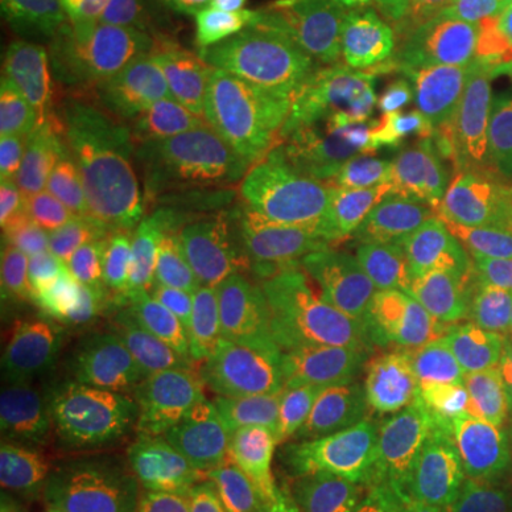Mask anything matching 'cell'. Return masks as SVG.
<instances>
[{
	"label": "cell",
	"instance_id": "cell-1",
	"mask_svg": "<svg viewBox=\"0 0 512 512\" xmlns=\"http://www.w3.org/2000/svg\"><path fill=\"white\" fill-rule=\"evenodd\" d=\"M114 231L163 350L180 436L220 464L274 456L291 410L265 328L271 285L259 254L160 194L131 202Z\"/></svg>",
	"mask_w": 512,
	"mask_h": 512
},
{
	"label": "cell",
	"instance_id": "cell-2",
	"mask_svg": "<svg viewBox=\"0 0 512 512\" xmlns=\"http://www.w3.org/2000/svg\"><path fill=\"white\" fill-rule=\"evenodd\" d=\"M293 399L333 384L430 376L484 362L504 328L413 248L350 274L271 291Z\"/></svg>",
	"mask_w": 512,
	"mask_h": 512
},
{
	"label": "cell",
	"instance_id": "cell-3",
	"mask_svg": "<svg viewBox=\"0 0 512 512\" xmlns=\"http://www.w3.org/2000/svg\"><path fill=\"white\" fill-rule=\"evenodd\" d=\"M308 83L274 57L134 40L100 80L103 143L148 183H188L256 128L299 109Z\"/></svg>",
	"mask_w": 512,
	"mask_h": 512
},
{
	"label": "cell",
	"instance_id": "cell-4",
	"mask_svg": "<svg viewBox=\"0 0 512 512\" xmlns=\"http://www.w3.org/2000/svg\"><path fill=\"white\" fill-rule=\"evenodd\" d=\"M407 237L461 296L501 328L512 325V168L427 137Z\"/></svg>",
	"mask_w": 512,
	"mask_h": 512
},
{
	"label": "cell",
	"instance_id": "cell-5",
	"mask_svg": "<svg viewBox=\"0 0 512 512\" xmlns=\"http://www.w3.org/2000/svg\"><path fill=\"white\" fill-rule=\"evenodd\" d=\"M205 220L239 242H265L325 197H345L319 131L285 111L188 180Z\"/></svg>",
	"mask_w": 512,
	"mask_h": 512
},
{
	"label": "cell",
	"instance_id": "cell-6",
	"mask_svg": "<svg viewBox=\"0 0 512 512\" xmlns=\"http://www.w3.org/2000/svg\"><path fill=\"white\" fill-rule=\"evenodd\" d=\"M92 94L52 80L20 86L6 120L12 154L63 208L77 245L111 225L109 151ZM74 245V248H77Z\"/></svg>",
	"mask_w": 512,
	"mask_h": 512
},
{
	"label": "cell",
	"instance_id": "cell-7",
	"mask_svg": "<svg viewBox=\"0 0 512 512\" xmlns=\"http://www.w3.org/2000/svg\"><path fill=\"white\" fill-rule=\"evenodd\" d=\"M308 80L299 111L328 146L345 197L393 231L407 234L410 197L427 134L399 109L359 92L339 72Z\"/></svg>",
	"mask_w": 512,
	"mask_h": 512
},
{
	"label": "cell",
	"instance_id": "cell-8",
	"mask_svg": "<svg viewBox=\"0 0 512 512\" xmlns=\"http://www.w3.org/2000/svg\"><path fill=\"white\" fill-rule=\"evenodd\" d=\"M131 305L134 291L111 220L106 231L77 245L57 271L52 305L29 359L49 396L86 384L109 330Z\"/></svg>",
	"mask_w": 512,
	"mask_h": 512
},
{
	"label": "cell",
	"instance_id": "cell-9",
	"mask_svg": "<svg viewBox=\"0 0 512 512\" xmlns=\"http://www.w3.org/2000/svg\"><path fill=\"white\" fill-rule=\"evenodd\" d=\"M359 478L370 512H493L467 421L367 450Z\"/></svg>",
	"mask_w": 512,
	"mask_h": 512
},
{
	"label": "cell",
	"instance_id": "cell-10",
	"mask_svg": "<svg viewBox=\"0 0 512 512\" xmlns=\"http://www.w3.org/2000/svg\"><path fill=\"white\" fill-rule=\"evenodd\" d=\"M407 251H413L407 234L393 231L348 197H325L265 239L259 262L276 291L350 274Z\"/></svg>",
	"mask_w": 512,
	"mask_h": 512
},
{
	"label": "cell",
	"instance_id": "cell-11",
	"mask_svg": "<svg viewBox=\"0 0 512 512\" xmlns=\"http://www.w3.org/2000/svg\"><path fill=\"white\" fill-rule=\"evenodd\" d=\"M3 29L43 72L106 77L137 40L120 0H0Z\"/></svg>",
	"mask_w": 512,
	"mask_h": 512
},
{
	"label": "cell",
	"instance_id": "cell-12",
	"mask_svg": "<svg viewBox=\"0 0 512 512\" xmlns=\"http://www.w3.org/2000/svg\"><path fill=\"white\" fill-rule=\"evenodd\" d=\"M396 109L421 134L512 168V43L444 86L402 97Z\"/></svg>",
	"mask_w": 512,
	"mask_h": 512
},
{
	"label": "cell",
	"instance_id": "cell-13",
	"mask_svg": "<svg viewBox=\"0 0 512 512\" xmlns=\"http://www.w3.org/2000/svg\"><path fill=\"white\" fill-rule=\"evenodd\" d=\"M319 0H217L200 43L282 60L308 77L336 72L339 35Z\"/></svg>",
	"mask_w": 512,
	"mask_h": 512
},
{
	"label": "cell",
	"instance_id": "cell-14",
	"mask_svg": "<svg viewBox=\"0 0 512 512\" xmlns=\"http://www.w3.org/2000/svg\"><path fill=\"white\" fill-rule=\"evenodd\" d=\"M512 40V20L450 23L413 15L390 29V89L402 97L430 92L481 66Z\"/></svg>",
	"mask_w": 512,
	"mask_h": 512
},
{
	"label": "cell",
	"instance_id": "cell-15",
	"mask_svg": "<svg viewBox=\"0 0 512 512\" xmlns=\"http://www.w3.org/2000/svg\"><path fill=\"white\" fill-rule=\"evenodd\" d=\"M92 379L126 404L148 433H180L163 350L137 299L109 330Z\"/></svg>",
	"mask_w": 512,
	"mask_h": 512
},
{
	"label": "cell",
	"instance_id": "cell-16",
	"mask_svg": "<svg viewBox=\"0 0 512 512\" xmlns=\"http://www.w3.org/2000/svg\"><path fill=\"white\" fill-rule=\"evenodd\" d=\"M77 237L69 217L29 168L3 154L0 171V271H60Z\"/></svg>",
	"mask_w": 512,
	"mask_h": 512
},
{
	"label": "cell",
	"instance_id": "cell-17",
	"mask_svg": "<svg viewBox=\"0 0 512 512\" xmlns=\"http://www.w3.org/2000/svg\"><path fill=\"white\" fill-rule=\"evenodd\" d=\"M222 467L180 433H146L123 456L97 467V501L111 512H146L165 490L217 476Z\"/></svg>",
	"mask_w": 512,
	"mask_h": 512
},
{
	"label": "cell",
	"instance_id": "cell-18",
	"mask_svg": "<svg viewBox=\"0 0 512 512\" xmlns=\"http://www.w3.org/2000/svg\"><path fill=\"white\" fill-rule=\"evenodd\" d=\"M356 450L353 430L336 419L313 421L302 433L285 436L262 470V512H316L330 458Z\"/></svg>",
	"mask_w": 512,
	"mask_h": 512
},
{
	"label": "cell",
	"instance_id": "cell-19",
	"mask_svg": "<svg viewBox=\"0 0 512 512\" xmlns=\"http://www.w3.org/2000/svg\"><path fill=\"white\" fill-rule=\"evenodd\" d=\"M6 487L35 495L55 512L72 510L97 498V464L80 456L60 436L55 421L23 439L6 456Z\"/></svg>",
	"mask_w": 512,
	"mask_h": 512
},
{
	"label": "cell",
	"instance_id": "cell-20",
	"mask_svg": "<svg viewBox=\"0 0 512 512\" xmlns=\"http://www.w3.org/2000/svg\"><path fill=\"white\" fill-rule=\"evenodd\" d=\"M52 419L60 436L97 467L123 456L148 433L143 421L97 382L55 393Z\"/></svg>",
	"mask_w": 512,
	"mask_h": 512
},
{
	"label": "cell",
	"instance_id": "cell-21",
	"mask_svg": "<svg viewBox=\"0 0 512 512\" xmlns=\"http://www.w3.org/2000/svg\"><path fill=\"white\" fill-rule=\"evenodd\" d=\"M57 271L0 274V353L3 359H32L52 305Z\"/></svg>",
	"mask_w": 512,
	"mask_h": 512
},
{
	"label": "cell",
	"instance_id": "cell-22",
	"mask_svg": "<svg viewBox=\"0 0 512 512\" xmlns=\"http://www.w3.org/2000/svg\"><path fill=\"white\" fill-rule=\"evenodd\" d=\"M52 396L26 359L0 365V450L3 456L20 441L52 424Z\"/></svg>",
	"mask_w": 512,
	"mask_h": 512
},
{
	"label": "cell",
	"instance_id": "cell-23",
	"mask_svg": "<svg viewBox=\"0 0 512 512\" xmlns=\"http://www.w3.org/2000/svg\"><path fill=\"white\" fill-rule=\"evenodd\" d=\"M476 473L493 512H512V424L484 410L467 421Z\"/></svg>",
	"mask_w": 512,
	"mask_h": 512
},
{
	"label": "cell",
	"instance_id": "cell-24",
	"mask_svg": "<svg viewBox=\"0 0 512 512\" xmlns=\"http://www.w3.org/2000/svg\"><path fill=\"white\" fill-rule=\"evenodd\" d=\"M208 512H262V470L254 461L225 464L211 490Z\"/></svg>",
	"mask_w": 512,
	"mask_h": 512
},
{
	"label": "cell",
	"instance_id": "cell-25",
	"mask_svg": "<svg viewBox=\"0 0 512 512\" xmlns=\"http://www.w3.org/2000/svg\"><path fill=\"white\" fill-rule=\"evenodd\" d=\"M316 512H370L365 490H362V478H359L356 453H342V456L330 458L322 484H319Z\"/></svg>",
	"mask_w": 512,
	"mask_h": 512
},
{
	"label": "cell",
	"instance_id": "cell-26",
	"mask_svg": "<svg viewBox=\"0 0 512 512\" xmlns=\"http://www.w3.org/2000/svg\"><path fill=\"white\" fill-rule=\"evenodd\" d=\"M478 390L487 402V410L512 424V325L484 356L478 370Z\"/></svg>",
	"mask_w": 512,
	"mask_h": 512
},
{
	"label": "cell",
	"instance_id": "cell-27",
	"mask_svg": "<svg viewBox=\"0 0 512 512\" xmlns=\"http://www.w3.org/2000/svg\"><path fill=\"white\" fill-rule=\"evenodd\" d=\"M330 15L356 29H393L421 12L424 0H319Z\"/></svg>",
	"mask_w": 512,
	"mask_h": 512
},
{
	"label": "cell",
	"instance_id": "cell-28",
	"mask_svg": "<svg viewBox=\"0 0 512 512\" xmlns=\"http://www.w3.org/2000/svg\"><path fill=\"white\" fill-rule=\"evenodd\" d=\"M214 478L217 476L200 478V481H185L180 487H171L160 498H154L146 507V512H208Z\"/></svg>",
	"mask_w": 512,
	"mask_h": 512
},
{
	"label": "cell",
	"instance_id": "cell-29",
	"mask_svg": "<svg viewBox=\"0 0 512 512\" xmlns=\"http://www.w3.org/2000/svg\"><path fill=\"white\" fill-rule=\"evenodd\" d=\"M493 0H424L421 15L450 23H478L487 20Z\"/></svg>",
	"mask_w": 512,
	"mask_h": 512
},
{
	"label": "cell",
	"instance_id": "cell-30",
	"mask_svg": "<svg viewBox=\"0 0 512 512\" xmlns=\"http://www.w3.org/2000/svg\"><path fill=\"white\" fill-rule=\"evenodd\" d=\"M120 3H123V12H126L134 35H143L165 6V0H120Z\"/></svg>",
	"mask_w": 512,
	"mask_h": 512
},
{
	"label": "cell",
	"instance_id": "cell-31",
	"mask_svg": "<svg viewBox=\"0 0 512 512\" xmlns=\"http://www.w3.org/2000/svg\"><path fill=\"white\" fill-rule=\"evenodd\" d=\"M3 512H55V510H52L49 504H43V501L35 498V495L6 487V493H3Z\"/></svg>",
	"mask_w": 512,
	"mask_h": 512
},
{
	"label": "cell",
	"instance_id": "cell-32",
	"mask_svg": "<svg viewBox=\"0 0 512 512\" xmlns=\"http://www.w3.org/2000/svg\"><path fill=\"white\" fill-rule=\"evenodd\" d=\"M63 512H111L109 507H103L97 498L94 501H86V504H80V507H72V510H63Z\"/></svg>",
	"mask_w": 512,
	"mask_h": 512
},
{
	"label": "cell",
	"instance_id": "cell-33",
	"mask_svg": "<svg viewBox=\"0 0 512 512\" xmlns=\"http://www.w3.org/2000/svg\"><path fill=\"white\" fill-rule=\"evenodd\" d=\"M510 43H512V40H510Z\"/></svg>",
	"mask_w": 512,
	"mask_h": 512
}]
</instances>
